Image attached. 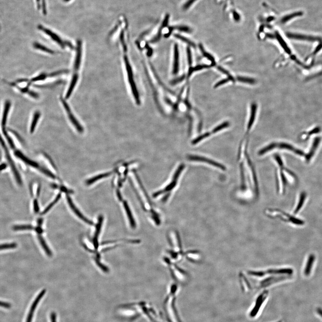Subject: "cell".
<instances>
[{
    "label": "cell",
    "instance_id": "46",
    "mask_svg": "<svg viewBox=\"0 0 322 322\" xmlns=\"http://www.w3.org/2000/svg\"><path fill=\"white\" fill-rule=\"evenodd\" d=\"M233 14H234V17L235 20L236 21H238V20H239V19H240V18H240V16H239V14H238L236 12H234Z\"/></svg>",
    "mask_w": 322,
    "mask_h": 322
},
{
    "label": "cell",
    "instance_id": "8",
    "mask_svg": "<svg viewBox=\"0 0 322 322\" xmlns=\"http://www.w3.org/2000/svg\"><path fill=\"white\" fill-rule=\"evenodd\" d=\"M46 290H43L40 293V294L37 296L36 299H35V300L33 303L32 305V306H31V309H30V312H29V314H28V317L27 318V320H26V322H32V318L33 317V315L35 311V309H36V306L38 305V303L40 301L41 299H42V297L44 295L45 293Z\"/></svg>",
    "mask_w": 322,
    "mask_h": 322
},
{
    "label": "cell",
    "instance_id": "35",
    "mask_svg": "<svg viewBox=\"0 0 322 322\" xmlns=\"http://www.w3.org/2000/svg\"><path fill=\"white\" fill-rule=\"evenodd\" d=\"M184 164H183L181 165V166L178 168V170L176 171V173L175 174L174 176L173 179L174 181H176L177 180V178H178L179 175H180V174L181 173V172L184 169Z\"/></svg>",
    "mask_w": 322,
    "mask_h": 322
},
{
    "label": "cell",
    "instance_id": "14",
    "mask_svg": "<svg viewBox=\"0 0 322 322\" xmlns=\"http://www.w3.org/2000/svg\"><path fill=\"white\" fill-rule=\"evenodd\" d=\"M320 141L321 138H317L314 139L313 143L312 145L311 148L309 153L306 155V158H305L307 162H309L311 159L312 157L314 155V153H315L316 149L318 148Z\"/></svg>",
    "mask_w": 322,
    "mask_h": 322
},
{
    "label": "cell",
    "instance_id": "21",
    "mask_svg": "<svg viewBox=\"0 0 322 322\" xmlns=\"http://www.w3.org/2000/svg\"><path fill=\"white\" fill-rule=\"evenodd\" d=\"M303 14V13L302 12H295L294 13L291 14H289V15H286V16H284L282 19H281V22L283 23H286L288 22L289 20H292L293 18H295L296 17H299V16H302Z\"/></svg>",
    "mask_w": 322,
    "mask_h": 322
},
{
    "label": "cell",
    "instance_id": "4",
    "mask_svg": "<svg viewBox=\"0 0 322 322\" xmlns=\"http://www.w3.org/2000/svg\"><path fill=\"white\" fill-rule=\"evenodd\" d=\"M61 102H62V104H63V106H64V108L65 109L68 115V117H69V120L71 121V122L72 123L74 126L77 129V130L78 132H83V129L82 128V126L80 124L78 121L77 120L76 118L75 117L74 115H73L72 112H71V109H70V107H69V105L65 101L63 98H60Z\"/></svg>",
    "mask_w": 322,
    "mask_h": 322
},
{
    "label": "cell",
    "instance_id": "7",
    "mask_svg": "<svg viewBox=\"0 0 322 322\" xmlns=\"http://www.w3.org/2000/svg\"><path fill=\"white\" fill-rule=\"evenodd\" d=\"M67 200L68 202V204H69V206L71 208V209L74 211V213L76 214L78 217H79L81 220H83L84 222L86 223H87V224H89V225H92L94 224L93 222L92 221H90V220H88L87 219L86 217L84 216L81 214V213L79 211V210L75 206L73 203L72 200H71L70 197L68 196H66Z\"/></svg>",
    "mask_w": 322,
    "mask_h": 322
},
{
    "label": "cell",
    "instance_id": "17",
    "mask_svg": "<svg viewBox=\"0 0 322 322\" xmlns=\"http://www.w3.org/2000/svg\"><path fill=\"white\" fill-rule=\"evenodd\" d=\"M40 115H41V114H40V111H35L34 114L33 118L32 121V123H31V128H30V132L32 133L34 132L35 129V127H36L38 120L40 118Z\"/></svg>",
    "mask_w": 322,
    "mask_h": 322
},
{
    "label": "cell",
    "instance_id": "22",
    "mask_svg": "<svg viewBox=\"0 0 322 322\" xmlns=\"http://www.w3.org/2000/svg\"><path fill=\"white\" fill-rule=\"evenodd\" d=\"M33 46L35 48V49H39V50L44 51V52H46V53H48L51 54H53L55 53V52L53 50L46 47L40 44H39L38 43H36V42L35 43L33 44Z\"/></svg>",
    "mask_w": 322,
    "mask_h": 322
},
{
    "label": "cell",
    "instance_id": "20",
    "mask_svg": "<svg viewBox=\"0 0 322 322\" xmlns=\"http://www.w3.org/2000/svg\"><path fill=\"white\" fill-rule=\"evenodd\" d=\"M305 198H306V193H305V192H302L301 194L299 201L298 205L296 207V209L294 210V214H297L299 212V211L300 210L303 205L305 201Z\"/></svg>",
    "mask_w": 322,
    "mask_h": 322
},
{
    "label": "cell",
    "instance_id": "38",
    "mask_svg": "<svg viewBox=\"0 0 322 322\" xmlns=\"http://www.w3.org/2000/svg\"><path fill=\"white\" fill-rule=\"evenodd\" d=\"M176 28L180 30V31H182V32H190V28L187 26H177Z\"/></svg>",
    "mask_w": 322,
    "mask_h": 322
},
{
    "label": "cell",
    "instance_id": "50",
    "mask_svg": "<svg viewBox=\"0 0 322 322\" xmlns=\"http://www.w3.org/2000/svg\"><path fill=\"white\" fill-rule=\"evenodd\" d=\"M35 230H36L38 233H42V231H43V230L41 229V228H40V227H37V228L35 229Z\"/></svg>",
    "mask_w": 322,
    "mask_h": 322
},
{
    "label": "cell",
    "instance_id": "9",
    "mask_svg": "<svg viewBox=\"0 0 322 322\" xmlns=\"http://www.w3.org/2000/svg\"><path fill=\"white\" fill-rule=\"evenodd\" d=\"M11 103L10 100H7L5 102L2 120V126L4 133L6 132L5 131V127L6 122H7V118H8V114L10 111V108H11Z\"/></svg>",
    "mask_w": 322,
    "mask_h": 322
},
{
    "label": "cell",
    "instance_id": "30",
    "mask_svg": "<svg viewBox=\"0 0 322 322\" xmlns=\"http://www.w3.org/2000/svg\"><path fill=\"white\" fill-rule=\"evenodd\" d=\"M48 77H49V74H45V73H42L41 74L38 76L35 77H34V78H32L31 81L29 83V85L32 82H35V81L44 80L46 78Z\"/></svg>",
    "mask_w": 322,
    "mask_h": 322
},
{
    "label": "cell",
    "instance_id": "34",
    "mask_svg": "<svg viewBox=\"0 0 322 322\" xmlns=\"http://www.w3.org/2000/svg\"><path fill=\"white\" fill-rule=\"evenodd\" d=\"M96 263L97 264L98 266L103 271L105 272H109V269L106 267L105 265H103L102 263L99 260H96Z\"/></svg>",
    "mask_w": 322,
    "mask_h": 322
},
{
    "label": "cell",
    "instance_id": "19",
    "mask_svg": "<svg viewBox=\"0 0 322 322\" xmlns=\"http://www.w3.org/2000/svg\"><path fill=\"white\" fill-rule=\"evenodd\" d=\"M276 36L277 40H278V41L279 44H280L282 47L284 48V51H285L286 53H288V54L290 53V50L289 49L288 46H287V44H286V43H285V41H284V39L282 38L281 35H280V34L278 32H276Z\"/></svg>",
    "mask_w": 322,
    "mask_h": 322
},
{
    "label": "cell",
    "instance_id": "23",
    "mask_svg": "<svg viewBox=\"0 0 322 322\" xmlns=\"http://www.w3.org/2000/svg\"><path fill=\"white\" fill-rule=\"evenodd\" d=\"M240 279L241 280L240 282L241 283L242 286L243 288V290L246 292L250 290H249L251 287L250 285L249 282L246 279L244 275H240Z\"/></svg>",
    "mask_w": 322,
    "mask_h": 322
},
{
    "label": "cell",
    "instance_id": "10",
    "mask_svg": "<svg viewBox=\"0 0 322 322\" xmlns=\"http://www.w3.org/2000/svg\"><path fill=\"white\" fill-rule=\"evenodd\" d=\"M257 104L255 102H253L251 104L250 117L248 123L247 132L245 134L248 135L251 129V127L254 123L255 118H256V114H257Z\"/></svg>",
    "mask_w": 322,
    "mask_h": 322
},
{
    "label": "cell",
    "instance_id": "37",
    "mask_svg": "<svg viewBox=\"0 0 322 322\" xmlns=\"http://www.w3.org/2000/svg\"><path fill=\"white\" fill-rule=\"evenodd\" d=\"M175 67H174V71L175 72H177V66H178V51H177V48L175 49Z\"/></svg>",
    "mask_w": 322,
    "mask_h": 322
},
{
    "label": "cell",
    "instance_id": "44",
    "mask_svg": "<svg viewBox=\"0 0 322 322\" xmlns=\"http://www.w3.org/2000/svg\"><path fill=\"white\" fill-rule=\"evenodd\" d=\"M60 188L61 191L66 193H73V192L72 190H68L67 188L64 187H61Z\"/></svg>",
    "mask_w": 322,
    "mask_h": 322
},
{
    "label": "cell",
    "instance_id": "47",
    "mask_svg": "<svg viewBox=\"0 0 322 322\" xmlns=\"http://www.w3.org/2000/svg\"><path fill=\"white\" fill-rule=\"evenodd\" d=\"M51 321L52 322H56V316L54 313H53L51 314Z\"/></svg>",
    "mask_w": 322,
    "mask_h": 322
},
{
    "label": "cell",
    "instance_id": "16",
    "mask_svg": "<svg viewBox=\"0 0 322 322\" xmlns=\"http://www.w3.org/2000/svg\"><path fill=\"white\" fill-rule=\"evenodd\" d=\"M314 259H315V257L314 255H311L309 257L307 263H306L305 270V274L306 276L309 275L311 272V269L312 267Z\"/></svg>",
    "mask_w": 322,
    "mask_h": 322
},
{
    "label": "cell",
    "instance_id": "5",
    "mask_svg": "<svg viewBox=\"0 0 322 322\" xmlns=\"http://www.w3.org/2000/svg\"><path fill=\"white\" fill-rule=\"evenodd\" d=\"M188 159L190 160L200 161V162L207 163L211 165L215 166V167H217V168H219V169H221V170H223V171H225L226 170V167L223 165L217 163V162L212 160L209 159H207V158H205V157L190 155V156H188Z\"/></svg>",
    "mask_w": 322,
    "mask_h": 322
},
{
    "label": "cell",
    "instance_id": "51",
    "mask_svg": "<svg viewBox=\"0 0 322 322\" xmlns=\"http://www.w3.org/2000/svg\"><path fill=\"white\" fill-rule=\"evenodd\" d=\"M318 312L319 313V314H320V315H321V316H322V310L320 309H318Z\"/></svg>",
    "mask_w": 322,
    "mask_h": 322
},
{
    "label": "cell",
    "instance_id": "2",
    "mask_svg": "<svg viewBox=\"0 0 322 322\" xmlns=\"http://www.w3.org/2000/svg\"><path fill=\"white\" fill-rule=\"evenodd\" d=\"M0 144L2 145V147L3 150H4L6 159H7V160L8 161V163H9L11 167L12 171L14 175V176H15L16 181H17V182H18V183L19 184H22V180H21V177H20V174H19V172H18L17 169H16V166H15V164H14V163L11 157V155H10V153H9V150H8V148H7V147H6L5 142L3 140L2 138L1 134H0Z\"/></svg>",
    "mask_w": 322,
    "mask_h": 322
},
{
    "label": "cell",
    "instance_id": "39",
    "mask_svg": "<svg viewBox=\"0 0 322 322\" xmlns=\"http://www.w3.org/2000/svg\"><path fill=\"white\" fill-rule=\"evenodd\" d=\"M34 209L35 213H38L39 212V205H38V201L36 199H35L34 201Z\"/></svg>",
    "mask_w": 322,
    "mask_h": 322
},
{
    "label": "cell",
    "instance_id": "28",
    "mask_svg": "<svg viewBox=\"0 0 322 322\" xmlns=\"http://www.w3.org/2000/svg\"><path fill=\"white\" fill-rule=\"evenodd\" d=\"M229 126V123L228 121L225 122L223 123H221L220 125H218L212 131L211 133H215L217 132H218L219 131L225 128H227Z\"/></svg>",
    "mask_w": 322,
    "mask_h": 322
},
{
    "label": "cell",
    "instance_id": "49",
    "mask_svg": "<svg viewBox=\"0 0 322 322\" xmlns=\"http://www.w3.org/2000/svg\"><path fill=\"white\" fill-rule=\"evenodd\" d=\"M117 195L120 201H121V200H122V197L121 195L120 194V193L118 190H117Z\"/></svg>",
    "mask_w": 322,
    "mask_h": 322
},
{
    "label": "cell",
    "instance_id": "3",
    "mask_svg": "<svg viewBox=\"0 0 322 322\" xmlns=\"http://www.w3.org/2000/svg\"><path fill=\"white\" fill-rule=\"evenodd\" d=\"M269 293L267 291H264L257 297L256 300L255 305L253 306L252 310L249 314L251 318H254L257 316V314L260 312L261 307L264 305V303L266 301L268 298Z\"/></svg>",
    "mask_w": 322,
    "mask_h": 322
},
{
    "label": "cell",
    "instance_id": "29",
    "mask_svg": "<svg viewBox=\"0 0 322 322\" xmlns=\"http://www.w3.org/2000/svg\"><path fill=\"white\" fill-rule=\"evenodd\" d=\"M17 244L16 243H5L0 245V250L14 249L17 248Z\"/></svg>",
    "mask_w": 322,
    "mask_h": 322
},
{
    "label": "cell",
    "instance_id": "26",
    "mask_svg": "<svg viewBox=\"0 0 322 322\" xmlns=\"http://www.w3.org/2000/svg\"><path fill=\"white\" fill-rule=\"evenodd\" d=\"M34 227L31 225H16L13 227V229L15 231L20 230H32Z\"/></svg>",
    "mask_w": 322,
    "mask_h": 322
},
{
    "label": "cell",
    "instance_id": "40",
    "mask_svg": "<svg viewBox=\"0 0 322 322\" xmlns=\"http://www.w3.org/2000/svg\"><path fill=\"white\" fill-rule=\"evenodd\" d=\"M169 17H170L169 14H166L164 20L163 22L162 26H163V27H165V26H167L168 23V21H169Z\"/></svg>",
    "mask_w": 322,
    "mask_h": 322
},
{
    "label": "cell",
    "instance_id": "24",
    "mask_svg": "<svg viewBox=\"0 0 322 322\" xmlns=\"http://www.w3.org/2000/svg\"><path fill=\"white\" fill-rule=\"evenodd\" d=\"M237 80L242 83L249 84H254L257 82L256 80L254 78L238 76L237 77Z\"/></svg>",
    "mask_w": 322,
    "mask_h": 322
},
{
    "label": "cell",
    "instance_id": "36",
    "mask_svg": "<svg viewBox=\"0 0 322 322\" xmlns=\"http://www.w3.org/2000/svg\"><path fill=\"white\" fill-rule=\"evenodd\" d=\"M196 0H188L184 4V6H183V9L184 10H187L196 1Z\"/></svg>",
    "mask_w": 322,
    "mask_h": 322
},
{
    "label": "cell",
    "instance_id": "1",
    "mask_svg": "<svg viewBox=\"0 0 322 322\" xmlns=\"http://www.w3.org/2000/svg\"><path fill=\"white\" fill-rule=\"evenodd\" d=\"M266 214L272 218H278L282 221L292 222L296 225H301L304 223L303 221L290 215L284 212L276 209H268L266 210Z\"/></svg>",
    "mask_w": 322,
    "mask_h": 322
},
{
    "label": "cell",
    "instance_id": "27",
    "mask_svg": "<svg viewBox=\"0 0 322 322\" xmlns=\"http://www.w3.org/2000/svg\"><path fill=\"white\" fill-rule=\"evenodd\" d=\"M38 238H39V241H40V243H41V245H42L43 248L44 250L46 253L47 254V255H48V256H50V257L52 256V252H51V250L49 249L48 246H47L46 243L45 242L44 240V238H43L41 236H38Z\"/></svg>",
    "mask_w": 322,
    "mask_h": 322
},
{
    "label": "cell",
    "instance_id": "15",
    "mask_svg": "<svg viewBox=\"0 0 322 322\" xmlns=\"http://www.w3.org/2000/svg\"><path fill=\"white\" fill-rule=\"evenodd\" d=\"M78 79V75L77 74H74L73 76V77H72L71 83H70V86H69V88H68V90L67 92L66 95L65 96L66 99H68L70 97L77 83Z\"/></svg>",
    "mask_w": 322,
    "mask_h": 322
},
{
    "label": "cell",
    "instance_id": "45",
    "mask_svg": "<svg viewBox=\"0 0 322 322\" xmlns=\"http://www.w3.org/2000/svg\"><path fill=\"white\" fill-rule=\"evenodd\" d=\"M218 69H219V70H220L221 72H222V73H224V74H226V75H228V77H229L231 76L230 75V74H229V72H228L227 71H226V69H224V68H223L221 67H218Z\"/></svg>",
    "mask_w": 322,
    "mask_h": 322
},
{
    "label": "cell",
    "instance_id": "52",
    "mask_svg": "<svg viewBox=\"0 0 322 322\" xmlns=\"http://www.w3.org/2000/svg\"><path fill=\"white\" fill-rule=\"evenodd\" d=\"M282 322L281 321H279V322Z\"/></svg>",
    "mask_w": 322,
    "mask_h": 322
},
{
    "label": "cell",
    "instance_id": "42",
    "mask_svg": "<svg viewBox=\"0 0 322 322\" xmlns=\"http://www.w3.org/2000/svg\"><path fill=\"white\" fill-rule=\"evenodd\" d=\"M320 131V129L319 128H315V129H314L312 130L311 131L309 132V135H312V134H315V133H319Z\"/></svg>",
    "mask_w": 322,
    "mask_h": 322
},
{
    "label": "cell",
    "instance_id": "13",
    "mask_svg": "<svg viewBox=\"0 0 322 322\" xmlns=\"http://www.w3.org/2000/svg\"><path fill=\"white\" fill-rule=\"evenodd\" d=\"M15 155H16V157L19 158L20 159L22 160L23 162L25 163H26L27 164L31 166H33V167H35V168H38V169H40V166H39V164L35 162H34V161L31 160L30 159L27 158V157H26L25 156L23 155L21 152L19 151H16L15 152Z\"/></svg>",
    "mask_w": 322,
    "mask_h": 322
},
{
    "label": "cell",
    "instance_id": "33",
    "mask_svg": "<svg viewBox=\"0 0 322 322\" xmlns=\"http://www.w3.org/2000/svg\"><path fill=\"white\" fill-rule=\"evenodd\" d=\"M40 171H41L42 172L44 173V174H45L46 175L49 176V177L53 178V179H55L56 176H55L51 172H50V171H48V170L44 169V168H40Z\"/></svg>",
    "mask_w": 322,
    "mask_h": 322
},
{
    "label": "cell",
    "instance_id": "41",
    "mask_svg": "<svg viewBox=\"0 0 322 322\" xmlns=\"http://www.w3.org/2000/svg\"><path fill=\"white\" fill-rule=\"evenodd\" d=\"M0 306H1V307H4V308H6V309H9V308H11V304H10V303H9L0 301Z\"/></svg>",
    "mask_w": 322,
    "mask_h": 322
},
{
    "label": "cell",
    "instance_id": "48",
    "mask_svg": "<svg viewBox=\"0 0 322 322\" xmlns=\"http://www.w3.org/2000/svg\"><path fill=\"white\" fill-rule=\"evenodd\" d=\"M6 167H7V165L5 164H2L0 165V171L4 170L6 168Z\"/></svg>",
    "mask_w": 322,
    "mask_h": 322
},
{
    "label": "cell",
    "instance_id": "31",
    "mask_svg": "<svg viewBox=\"0 0 322 322\" xmlns=\"http://www.w3.org/2000/svg\"><path fill=\"white\" fill-rule=\"evenodd\" d=\"M211 134H212L211 132H206V133L201 135V136L198 137V138L195 139L193 141V142H192V144H196L198 143V142L201 141H202V140L206 138L209 137Z\"/></svg>",
    "mask_w": 322,
    "mask_h": 322
},
{
    "label": "cell",
    "instance_id": "43",
    "mask_svg": "<svg viewBox=\"0 0 322 322\" xmlns=\"http://www.w3.org/2000/svg\"><path fill=\"white\" fill-rule=\"evenodd\" d=\"M203 53H204V54H205V56H206V57H207V58H208L209 60H211V61H212V62H215L214 59V57H213L211 55L208 53H205L204 50H203Z\"/></svg>",
    "mask_w": 322,
    "mask_h": 322
},
{
    "label": "cell",
    "instance_id": "18",
    "mask_svg": "<svg viewBox=\"0 0 322 322\" xmlns=\"http://www.w3.org/2000/svg\"><path fill=\"white\" fill-rule=\"evenodd\" d=\"M112 172H108L106 173L102 174L99 175H97V176H95V177H93V178H91L90 180L87 181V185H90L93 183H95L96 181H98L99 180H101L102 178H105V177H108V176H110Z\"/></svg>",
    "mask_w": 322,
    "mask_h": 322
},
{
    "label": "cell",
    "instance_id": "25",
    "mask_svg": "<svg viewBox=\"0 0 322 322\" xmlns=\"http://www.w3.org/2000/svg\"><path fill=\"white\" fill-rule=\"evenodd\" d=\"M60 197H61V194H60V193H59V194L56 196L55 199V200H54L51 204H49V205L44 210V211L41 213V215H44L45 214H46V213H47V212L51 209V208L55 205V204H56V203L58 202V201L60 200Z\"/></svg>",
    "mask_w": 322,
    "mask_h": 322
},
{
    "label": "cell",
    "instance_id": "11",
    "mask_svg": "<svg viewBox=\"0 0 322 322\" xmlns=\"http://www.w3.org/2000/svg\"><path fill=\"white\" fill-rule=\"evenodd\" d=\"M81 56H82V43L80 40H78L77 42V47L76 56L74 64V68L75 70H77L80 67V62H81Z\"/></svg>",
    "mask_w": 322,
    "mask_h": 322
},
{
    "label": "cell",
    "instance_id": "12",
    "mask_svg": "<svg viewBox=\"0 0 322 322\" xmlns=\"http://www.w3.org/2000/svg\"><path fill=\"white\" fill-rule=\"evenodd\" d=\"M103 217H102V216H100L99 217L98 222L97 225L96 226V232H95L94 239H93L94 247H95V248L96 249V250H97L98 248L99 236V233H100V232L101 229L102 225V221H103Z\"/></svg>",
    "mask_w": 322,
    "mask_h": 322
},
{
    "label": "cell",
    "instance_id": "32",
    "mask_svg": "<svg viewBox=\"0 0 322 322\" xmlns=\"http://www.w3.org/2000/svg\"><path fill=\"white\" fill-rule=\"evenodd\" d=\"M234 80V78L233 77H228L227 78H225V79H222L220 81L217 82L216 84L215 85L214 87L217 88L218 87H220L221 85H224V84H226V83H227L229 80Z\"/></svg>",
    "mask_w": 322,
    "mask_h": 322
},
{
    "label": "cell",
    "instance_id": "6",
    "mask_svg": "<svg viewBox=\"0 0 322 322\" xmlns=\"http://www.w3.org/2000/svg\"><path fill=\"white\" fill-rule=\"evenodd\" d=\"M39 28L40 29V30H42V31H44L47 35H49L53 39V40L56 42L58 44L60 45L62 48H65L66 45L68 46V42H64L58 35L56 34L55 33L53 32L52 31H50V30H48L46 28H44L43 26H39Z\"/></svg>",
    "mask_w": 322,
    "mask_h": 322
}]
</instances>
